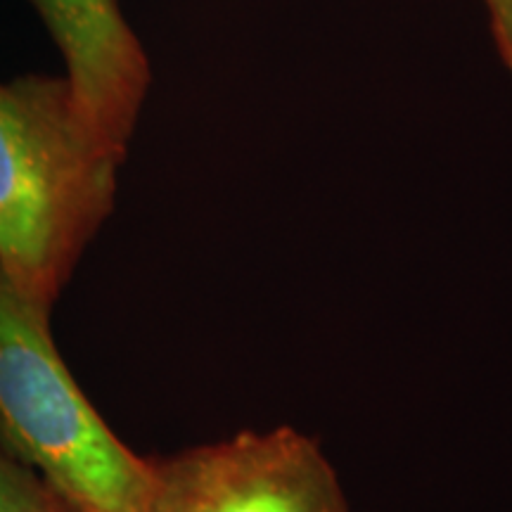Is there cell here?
<instances>
[{
  "label": "cell",
  "mask_w": 512,
  "mask_h": 512,
  "mask_svg": "<svg viewBox=\"0 0 512 512\" xmlns=\"http://www.w3.org/2000/svg\"><path fill=\"white\" fill-rule=\"evenodd\" d=\"M0 439L72 512H145L155 463L105 425L69 375L48 309L0 273Z\"/></svg>",
  "instance_id": "cell-2"
},
{
  "label": "cell",
  "mask_w": 512,
  "mask_h": 512,
  "mask_svg": "<svg viewBox=\"0 0 512 512\" xmlns=\"http://www.w3.org/2000/svg\"><path fill=\"white\" fill-rule=\"evenodd\" d=\"M145 512H349V501L323 448L278 427L155 463Z\"/></svg>",
  "instance_id": "cell-3"
},
{
  "label": "cell",
  "mask_w": 512,
  "mask_h": 512,
  "mask_svg": "<svg viewBox=\"0 0 512 512\" xmlns=\"http://www.w3.org/2000/svg\"><path fill=\"white\" fill-rule=\"evenodd\" d=\"M498 57L512 72V0H482Z\"/></svg>",
  "instance_id": "cell-6"
},
{
  "label": "cell",
  "mask_w": 512,
  "mask_h": 512,
  "mask_svg": "<svg viewBox=\"0 0 512 512\" xmlns=\"http://www.w3.org/2000/svg\"><path fill=\"white\" fill-rule=\"evenodd\" d=\"M0 512H72L43 479L0 451Z\"/></svg>",
  "instance_id": "cell-5"
},
{
  "label": "cell",
  "mask_w": 512,
  "mask_h": 512,
  "mask_svg": "<svg viewBox=\"0 0 512 512\" xmlns=\"http://www.w3.org/2000/svg\"><path fill=\"white\" fill-rule=\"evenodd\" d=\"M121 155L67 79L0 83V273L50 309L117 192Z\"/></svg>",
  "instance_id": "cell-1"
},
{
  "label": "cell",
  "mask_w": 512,
  "mask_h": 512,
  "mask_svg": "<svg viewBox=\"0 0 512 512\" xmlns=\"http://www.w3.org/2000/svg\"><path fill=\"white\" fill-rule=\"evenodd\" d=\"M67 67L72 95L98 136L124 157L150 88V62L119 0H31Z\"/></svg>",
  "instance_id": "cell-4"
}]
</instances>
